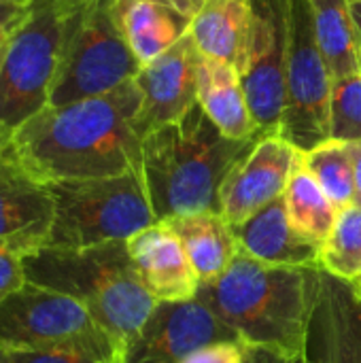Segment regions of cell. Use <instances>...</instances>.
Listing matches in <instances>:
<instances>
[{
  "label": "cell",
  "mask_w": 361,
  "mask_h": 363,
  "mask_svg": "<svg viewBox=\"0 0 361 363\" xmlns=\"http://www.w3.org/2000/svg\"><path fill=\"white\" fill-rule=\"evenodd\" d=\"M140 91L132 81L121 87L47 106L11 138L19 164L43 183L119 177L140 168Z\"/></svg>",
  "instance_id": "obj_1"
},
{
  "label": "cell",
  "mask_w": 361,
  "mask_h": 363,
  "mask_svg": "<svg viewBox=\"0 0 361 363\" xmlns=\"http://www.w3.org/2000/svg\"><path fill=\"white\" fill-rule=\"evenodd\" d=\"M317 270L272 266L240 251L221 277L200 285L196 298L247 347L300 359L309 347Z\"/></svg>",
  "instance_id": "obj_2"
},
{
  "label": "cell",
  "mask_w": 361,
  "mask_h": 363,
  "mask_svg": "<svg viewBox=\"0 0 361 363\" xmlns=\"http://www.w3.org/2000/svg\"><path fill=\"white\" fill-rule=\"evenodd\" d=\"M257 138L223 136L200 104L179 121L149 132L143 138L140 172L155 219L219 213L223 181Z\"/></svg>",
  "instance_id": "obj_3"
},
{
  "label": "cell",
  "mask_w": 361,
  "mask_h": 363,
  "mask_svg": "<svg viewBox=\"0 0 361 363\" xmlns=\"http://www.w3.org/2000/svg\"><path fill=\"white\" fill-rule=\"evenodd\" d=\"M23 272L26 281L81 302L121 349L155 306L132 266L126 242L83 249L45 247L23 259Z\"/></svg>",
  "instance_id": "obj_4"
},
{
  "label": "cell",
  "mask_w": 361,
  "mask_h": 363,
  "mask_svg": "<svg viewBox=\"0 0 361 363\" xmlns=\"http://www.w3.org/2000/svg\"><path fill=\"white\" fill-rule=\"evenodd\" d=\"M83 0H32L13 26L0 64V149L49 106L66 36Z\"/></svg>",
  "instance_id": "obj_5"
},
{
  "label": "cell",
  "mask_w": 361,
  "mask_h": 363,
  "mask_svg": "<svg viewBox=\"0 0 361 363\" xmlns=\"http://www.w3.org/2000/svg\"><path fill=\"white\" fill-rule=\"evenodd\" d=\"M53 225L47 247L83 249L106 242H128L153 225L155 213L140 168L102 179L49 183Z\"/></svg>",
  "instance_id": "obj_6"
},
{
  "label": "cell",
  "mask_w": 361,
  "mask_h": 363,
  "mask_svg": "<svg viewBox=\"0 0 361 363\" xmlns=\"http://www.w3.org/2000/svg\"><path fill=\"white\" fill-rule=\"evenodd\" d=\"M140 70L117 13L115 0H83L70 23L49 106L109 94Z\"/></svg>",
  "instance_id": "obj_7"
},
{
  "label": "cell",
  "mask_w": 361,
  "mask_h": 363,
  "mask_svg": "<svg viewBox=\"0 0 361 363\" xmlns=\"http://www.w3.org/2000/svg\"><path fill=\"white\" fill-rule=\"evenodd\" d=\"M0 349H89L123 357L81 302L30 281L0 302Z\"/></svg>",
  "instance_id": "obj_8"
},
{
  "label": "cell",
  "mask_w": 361,
  "mask_h": 363,
  "mask_svg": "<svg viewBox=\"0 0 361 363\" xmlns=\"http://www.w3.org/2000/svg\"><path fill=\"white\" fill-rule=\"evenodd\" d=\"M287 100L279 134L302 153L330 138L332 70L321 51L309 0H285Z\"/></svg>",
  "instance_id": "obj_9"
},
{
  "label": "cell",
  "mask_w": 361,
  "mask_h": 363,
  "mask_svg": "<svg viewBox=\"0 0 361 363\" xmlns=\"http://www.w3.org/2000/svg\"><path fill=\"white\" fill-rule=\"evenodd\" d=\"M249 4L240 77L260 134H279L287 100V9L285 0H249Z\"/></svg>",
  "instance_id": "obj_10"
},
{
  "label": "cell",
  "mask_w": 361,
  "mask_h": 363,
  "mask_svg": "<svg viewBox=\"0 0 361 363\" xmlns=\"http://www.w3.org/2000/svg\"><path fill=\"white\" fill-rule=\"evenodd\" d=\"M238 340V334L198 298L155 302L147 321L126 345L121 363H181L209 345Z\"/></svg>",
  "instance_id": "obj_11"
},
{
  "label": "cell",
  "mask_w": 361,
  "mask_h": 363,
  "mask_svg": "<svg viewBox=\"0 0 361 363\" xmlns=\"http://www.w3.org/2000/svg\"><path fill=\"white\" fill-rule=\"evenodd\" d=\"M302 151L281 134H264L232 168L219 191V213L236 228L283 196Z\"/></svg>",
  "instance_id": "obj_12"
},
{
  "label": "cell",
  "mask_w": 361,
  "mask_h": 363,
  "mask_svg": "<svg viewBox=\"0 0 361 363\" xmlns=\"http://www.w3.org/2000/svg\"><path fill=\"white\" fill-rule=\"evenodd\" d=\"M53 196L47 183L30 174L11 147L0 149V245L23 257L49 245Z\"/></svg>",
  "instance_id": "obj_13"
},
{
  "label": "cell",
  "mask_w": 361,
  "mask_h": 363,
  "mask_svg": "<svg viewBox=\"0 0 361 363\" xmlns=\"http://www.w3.org/2000/svg\"><path fill=\"white\" fill-rule=\"evenodd\" d=\"M198 49L189 32L166 53L143 66L134 79L140 91L138 130L143 138L185 117L198 104L196 91Z\"/></svg>",
  "instance_id": "obj_14"
},
{
  "label": "cell",
  "mask_w": 361,
  "mask_h": 363,
  "mask_svg": "<svg viewBox=\"0 0 361 363\" xmlns=\"http://www.w3.org/2000/svg\"><path fill=\"white\" fill-rule=\"evenodd\" d=\"M306 351L323 363H361V291L321 268Z\"/></svg>",
  "instance_id": "obj_15"
},
{
  "label": "cell",
  "mask_w": 361,
  "mask_h": 363,
  "mask_svg": "<svg viewBox=\"0 0 361 363\" xmlns=\"http://www.w3.org/2000/svg\"><path fill=\"white\" fill-rule=\"evenodd\" d=\"M126 245L143 287L155 302H185L198 296L200 281L166 221L140 230Z\"/></svg>",
  "instance_id": "obj_16"
},
{
  "label": "cell",
  "mask_w": 361,
  "mask_h": 363,
  "mask_svg": "<svg viewBox=\"0 0 361 363\" xmlns=\"http://www.w3.org/2000/svg\"><path fill=\"white\" fill-rule=\"evenodd\" d=\"M240 251L257 262L289 268H321V245L289 221L283 196L234 228Z\"/></svg>",
  "instance_id": "obj_17"
},
{
  "label": "cell",
  "mask_w": 361,
  "mask_h": 363,
  "mask_svg": "<svg viewBox=\"0 0 361 363\" xmlns=\"http://www.w3.org/2000/svg\"><path fill=\"white\" fill-rule=\"evenodd\" d=\"M196 91L200 108L223 136L232 140H253L262 136L245 94L240 70L234 64L198 53Z\"/></svg>",
  "instance_id": "obj_18"
},
{
  "label": "cell",
  "mask_w": 361,
  "mask_h": 363,
  "mask_svg": "<svg viewBox=\"0 0 361 363\" xmlns=\"http://www.w3.org/2000/svg\"><path fill=\"white\" fill-rule=\"evenodd\" d=\"M115 13L140 68L177 45L191 23L164 0H115Z\"/></svg>",
  "instance_id": "obj_19"
},
{
  "label": "cell",
  "mask_w": 361,
  "mask_h": 363,
  "mask_svg": "<svg viewBox=\"0 0 361 363\" xmlns=\"http://www.w3.org/2000/svg\"><path fill=\"white\" fill-rule=\"evenodd\" d=\"M183 245V251L200 281L211 283L221 277L234 257L240 253V245L234 228L221 213H196L174 217L166 221Z\"/></svg>",
  "instance_id": "obj_20"
},
{
  "label": "cell",
  "mask_w": 361,
  "mask_h": 363,
  "mask_svg": "<svg viewBox=\"0 0 361 363\" xmlns=\"http://www.w3.org/2000/svg\"><path fill=\"white\" fill-rule=\"evenodd\" d=\"M251 4L249 0H204L189 23V36L200 55L243 66Z\"/></svg>",
  "instance_id": "obj_21"
},
{
  "label": "cell",
  "mask_w": 361,
  "mask_h": 363,
  "mask_svg": "<svg viewBox=\"0 0 361 363\" xmlns=\"http://www.w3.org/2000/svg\"><path fill=\"white\" fill-rule=\"evenodd\" d=\"M317 38L332 77L361 72L357 32L351 15V0H309Z\"/></svg>",
  "instance_id": "obj_22"
},
{
  "label": "cell",
  "mask_w": 361,
  "mask_h": 363,
  "mask_svg": "<svg viewBox=\"0 0 361 363\" xmlns=\"http://www.w3.org/2000/svg\"><path fill=\"white\" fill-rule=\"evenodd\" d=\"M283 202L294 228L323 247L336 225L338 211L315 181V177L306 170L302 157L287 181Z\"/></svg>",
  "instance_id": "obj_23"
},
{
  "label": "cell",
  "mask_w": 361,
  "mask_h": 363,
  "mask_svg": "<svg viewBox=\"0 0 361 363\" xmlns=\"http://www.w3.org/2000/svg\"><path fill=\"white\" fill-rule=\"evenodd\" d=\"M302 162L338 213L355 204V166L349 143L328 138L302 153Z\"/></svg>",
  "instance_id": "obj_24"
},
{
  "label": "cell",
  "mask_w": 361,
  "mask_h": 363,
  "mask_svg": "<svg viewBox=\"0 0 361 363\" xmlns=\"http://www.w3.org/2000/svg\"><path fill=\"white\" fill-rule=\"evenodd\" d=\"M321 270L355 283L361 279V208L351 206L338 213L330 238L321 247Z\"/></svg>",
  "instance_id": "obj_25"
},
{
  "label": "cell",
  "mask_w": 361,
  "mask_h": 363,
  "mask_svg": "<svg viewBox=\"0 0 361 363\" xmlns=\"http://www.w3.org/2000/svg\"><path fill=\"white\" fill-rule=\"evenodd\" d=\"M330 138L361 140V72L338 77L330 96Z\"/></svg>",
  "instance_id": "obj_26"
},
{
  "label": "cell",
  "mask_w": 361,
  "mask_h": 363,
  "mask_svg": "<svg viewBox=\"0 0 361 363\" xmlns=\"http://www.w3.org/2000/svg\"><path fill=\"white\" fill-rule=\"evenodd\" d=\"M117 353H100L89 349H0V363H121Z\"/></svg>",
  "instance_id": "obj_27"
},
{
  "label": "cell",
  "mask_w": 361,
  "mask_h": 363,
  "mask_svg": "<svg viewBox=\"0 0 361 363\" xmlns=\"http://www.w3.org/2000/svg\"><path fill=\"white\" fill-rule=\"evenodd\" d=\"M23 255L6 245H0V302L26 283Z\"/></svg>",
  "instance_id": "obj_28"
},
{
  "label": "cell",
  "mask_w": 361,
  "mask_h": 363,
  "mask_svg": "<svg viewBox=\"0 0 361 363\" xmlns=\"http://www.w3.org/2000/svg\"><path fill=\"white\" fill-rule=\"evenodd\" d=\"M181 363H247V345L245 342H215L209 345Z\"/></svg>",
  "instance_id": "obj_29"
},
{
  "label": "cell",
  "mask_w": 361,
  "mask_h": 363,
  "mask_svg": "<svg viewBox=\"0 0 361 363\" xmlns=\"http://www.w3.org/2000/svg\"><path fill=\"white\" fill-rule=\"evenodd\" d=\"M300 359H287V357H281V355L270 353V351H264V349L247 347V363H300Z\"/></svg>",
  "instance_id": "obj_30"
},
{
  "label": "cell",
  "mask_w": 361,
  "mask_h": 363,
  "mask_svg": "<svg viewBox=\"0 0 361 363\" xmlns=\"http://www.w3.org/2000/svg\"><path fill=\"white\" fill-rule=\"evenodd\" d=\"M28 6V4H26ZM26 6L21 4H9V2H0V28H6V26H13L17 23L23 13H26Z\"/></svg>",
  "instance_id": "obj_31"
},
{
  "label": "cell",
  "mask_w": 361,
  "mask_h": 363,
  "mask_svg": "<svg viewBox=\"0 0 361 363\" xmlns=\"http://www.w3.org/2000/svg\"><path fill=\"white\" fill-rule=\"evenodd\" d=\"M351 145V155H353V166H355V206L361 208V140L349 143Z\"/></svg>",
  "instance_id": "obj_32"
},
{
  "label": "cell",
  "mask_w": 361,
  "mask_h": 363,
  "mask_svg": "<svg viewBox=\"0 0 361 363\" xmlns=\"http://www.w3.org/2000/svg\"><path fill=\"white\" fill-rule=\"evenodd\" d=\"M166 4L174 6L179 13H183L185 17L194 19V15L200 11V6L204 4V0H164Z\"/></svg>",
  "instance_id": "obj_33"
},
{
  "label": "cell",
  "mask_w": 361,
  "mask_h": 363,
  "mask_svg": "<svg viewBox=\"0 0 361 363\" xmlns=\"http://www.w3.org/2000/svg\"><path fill=\"white\" fill-rule=\"evenodd\" d=\"M351 15H353V21H355L357 49H360V60H361V0H351Z\"/></svg>",
  "instance_id": "obj_34"
},
{
  "label": "cell",
  "mask_w": 361,
  "mask_h": 363,
  "mask_svg": "<svg viewBox=\"0 0 361 363\" xmlns=\"http://www.w3.org/2000/svg\"><path fill=\"white\" fill-rule=\"evenodd\" d=\"M15 26V23H13ZM13 26H6V28H0V64H2V57H4V49H6V43H9V36H11V30Z\"/></svg>",
  "instance_id": "obj_35"
},
{
  "label": "cell",
  "mask_w": 361,
  "mask_h": 363,
  "mask_svg": "<svg viewBox=\"0 0 361 363\" xmlns=\"http://www.w3.org/2000/svg\"><path fill=\"white\" fill-rule=\"evenodd\" d=\"M300 363H323V362H321V359H319V357H317L315 353L306 351V353H304V357L300 359Z\"/></svg>",
  "instance_id": "obj_36"
},
{
  "label": "cell",
  "mask_w": 361,
  "mask_h": 363,
  "mask_svg": "<svg viewBox=\"0 0 361 363\" xmlns=\"http://www.w3.org/2000/svg\"><path fill=\"white\" fill-rule=\"evenodd\" d=\"M0 2H9V4H21V6H26V4H30L32 0H0Z\"/></svg>",
  "instance_id": "obj_37"
},
{
  "label": "cell",
  "mask_w": 361,
  "mask_h": 363,
  "mask_svg": "<svg viewBox=\"0 0 361 363\" xmlns=\"http://www.w3.org/2000/svg\"><path fill=\"white\" fill-rule=\"evenodd\" d=\"M355 287H357V289L361 291V279H360V281H355Z\"/></svg>",
  "instance_id": "obj_38"
}]
</instances>
